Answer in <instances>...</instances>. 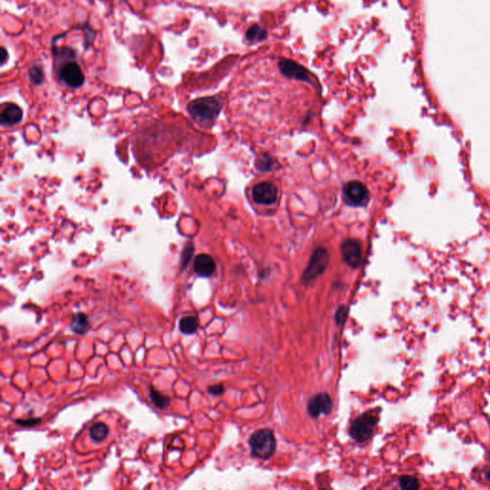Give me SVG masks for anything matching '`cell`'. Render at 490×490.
<instances>
[{
  "mask_svg": "<svg viewBox=\"0 0 490 490\" xmlns=\"http://www.w3.org/2000/svg\"><path fill=\"white\" fill-rule=\"evenodd\" d=\"M251 454L261 460H268L276 450V438L273 430L260 429L254 432L249 439Z\"/></svg>",
  "mask_w": 490,
  "mask_h": 490,
  "instance_id": "obj_1",
  "label": "cell"
},
{
  "mask_svg": "<svg viewBox=\"0 0 490 490\" xmlns=\"http://www.w3.org/2000/svg\"><path fill=\"white\" fill-rule=\"evenodd\" d=\"M221 110V104L214 98H201L188 105L189 114L199 124L213 123Z\"/></svg>",
  "mask_w": 490,
  "mask_h": 490,
  "instance_id": "obj_2",
  "label": "cell"
},
{
  "mask_svg": "<svg viewBox=\"0 0 490 490\" xmlns=\"http://www.w3.org/2000/svg\"><path fill=\"white\" fill-rule=\"evenodd\" d=\"M377 422L378 414L372 411L366 412L352 421L350 427V435L355 442H366L372 437L373 429Z\"/></svg>",
  "mask_w": 490,
  "mask_h": 490,
  "instance_id": "obj_3",
  "label": "cell"
},
{
  "mask_svg": "<svg viewBox=\"0 0 490 490\" xmlns=\"http://www.w3.org/2000/svg\"><path fill=\"white\" fill-rule=\"evenodd\" d=\"M329 259L330 255L326 249L323 247L316 249L313 255L311 256V262L307 267L304 270V274L302 276V282L304 284H307L316 280L320 275H322L326 268Z\"/></svg>",
  "mask_w": 490,
  "mask_h": 490,
  "instance_id": "obj_4",
  "label": "cell"
},
{
  "mask_svg": "<svg viewBox=\"0 0 490 490\" xmlns=\"http://www.w3.org/2000/svg\"><path fill=\"white\" fill-rule=\"evenodd\" d=\"M59 77L63 83L72 88L81 87L84 83L83 71L80 65L73 60H69L62 64L59 70Z\"/></svg>",
  "mask_w": 490,
  "mask_h": 490,
  "instance_id": "obj_5",
  "label": "cell"
},
{
  "mask_svg": "<svg viewBox=\"0 0 490 490\" xmlns=\"http://www.w3.org/2000/svg\"><path fill=\"white\" fill-rule=\"evenodd\" d=\"M344 196L350 205L362 206L368 201L369 192L361 182L351 181L344 187Z\"/></svg>",
  "mask_w": 490,
  "mask_h": 490,
  "instance_id": "obj_6",
  "label": "cell"
},
{
  "mask_svg": "<svg viewBox=\"0 0 490 490\" xmlns=\"http://www.w3.org/2000/svg\"><path fill=\"white\" fill-rule=\"evenodd\" d=\"M333 402L330 394L326 393H319L312 396L307 403V413L311 418L318 419L322 414H331Z\"/></svg>",
  "mask_w": 490,
  "mask_h": 490,
  "instance_id": "obj_7",
  "label": "cell"
},
{
  "mask_svg": "<svg viewBox=\"0 0 490 490\" xmlns=\"http://www.w3.org/2000/svg\"><path fill=\"white\" fill-rule=\"evenodd\" d=\"M277 196V188L270 182L259 183L252 190V198L261 205H272L276 202Z\"/></svg>",
  "mask_w": 490,
  "mask_h": 490,
  "instance_id": "obj_8",
  "label": "cell"
},
{
  "mask_svg": "<svg viewBox=\"0 0 490 490\" xmlns=\"http://www.w3.org/2000/svg\"><path fill=\"white\" fill-rule=\"evenodd\" d=\"M341 253L347 264L357 268L362 261V248L355 241H347L341 246Z\"/></svg>",
  "mask_w": 490,
  "mask_h": 490,
  "instance_id": "obj_9",
  "label": "cell"
},
{
  "mask_svg": "<svg viewBox=\"0 0 490 490\" xmlns=\"http://www.w3.org/2000/svg\"><path fill=\"white\" fill-rule=\"evenodd\" d=\"M193 270L198 276L209 278L214 274L215 263L214 259L207 254H201L195 258Z\"/></svg>",
  "mask_w": 490,
  "mask_h": 490,
  "instance_id": "obj_10",
  "label": "cell"
},
{
  "mask_svg": "<svg viewBox=\"0 0 490 490\" xmlns=\"http://www.w3.org/2000/svg\"><path fill=\"white\" fill-rule=\"evenodd\" d=\"M22 119V111L19 105L8 104L1 113V123L5 125H14Z\"/></svg>",
  "mask_w": 490,
  "mask_h": 490,
  "instance_id": "obj_11",
  "label": "cell"
},
{
  "mask_svg": "<svg viewBox=\"0 0 490 490\" xmlns=\"http://www.w3.org/2000/svg\"><path fill=\"white\" fill-rule=\"evenodd\" d=\"M69 326L70 330L74 333L78 335H84L89 332L90 330L88 317L83 312H78L73 315Z\"/></svg>",
  "mask_w": 490,
  "mask_h": 490,
  "instance_id": "obj_12",
  "label": "cell"
},
{
  "mask_svg": "<svg viewBox=\"0 0 490 490\" xmlns=\"http://www.w3.org/2000/svg\"><path fill=\"white\" fill-rule=\"evenodd\" d=\"M198 324V319L195 316H184L180 319V332L186 335H191L196 332Z\"/></svg>",
  "mask_w": 490,
  "mask_h": 490,
  "instance_id": "obj_13",
  "label": "cell"
},
{
  "mask_svg": "<svg viewBox=\"0 0 490 490\" xmlns=\"http://www.w3.org/2000/svg\"><path fill=\"white\" fill-rule=\"evenodd\" d=\"M108 433H110V429L104 422L95 423L94 425H92V427L89 430L91 439L96 442H102L104 441L106 437L108 435Z\"/></svg>",
  "mask_w": 490,
  "mask_h": 490,
  "instance_id": "obj_14",
  "label": "cell"
},
{
  "mask_svg": "<svg viewBox=\"0 0 490 490\" xmlns=\"http://www.w3.org/2000/svg\"><path fill=\"white\" fill-rule=\"evenodd\" d=\"M150 398L154 404V406L158 409H166L170 406V403H171V400L169 396L160 393L152 386L150 388Z\"/></svg>",
  "mask_w": 490,
  "mask_h": 490,
  "instance_id": "obj_15",
  "label": "cell"
},
{
  "mask_svg": "<svg viewBox=\"0 0 490 490\" xmlns=\"http://www.w3.org/2000/svg\"><path fill=\"white\" fill-rule=\"evenodd\" d=\"M400 486L402 489H419L421 487V483L416 477L404 475L400 478Z\"/></svg>",
  "mask_w": 490,
  "mask_h": 490,
  "instance_id": "obj_16",
  "label": "cell"
},
{
  "mask_svg": "<svg viewBox=\"0 0 490 490\" xmlns=\"http://www.w3.org/2000/svg\"><path fill=\"white\" fill-rule=\"evenodd\" d=\"M30 81L34 84H42L44 82V73L41 66L34 65L29 70Z\"/></svg>",
  "mask_w": 490,
  "mask_h": 490,
  "instance_id": "obj_17",
  "label": "cell"
},
{
  "mask_svg": "<svg viewBox=\"0 0 490 490\" xmlns=\"http://www.w3.org/2000/svg\"><path fill=\"white\" fill-rule=\"evenodd\" d=\"M42 421V419L41 418H29L27 420H15L14 421V423L20 425V426H22V427H26V428H30V427H34L35 425H38L39 423H41Z\"/></svg>",
  "mask_w": 490,
  "mask_h": 490,
  "instance_id": "obj_18",
  "label": "cell"
},
{
  "mask_svg": "<svg viewBox=\"0 0 490 490\" xmlns=\"http://www.w3.org/2000/svg\"><path fill=\"white\" fill-rule=\"evenodd\" d=\"M348 318V310L344 305H341L335 313V321L337 324H344Z\"/></svg>",
  "mask_w": 490,
  "mask_h": 490,
  "instance_id": "obj_19",
  "label": "cell"
},
{
  "mask_svg": "<svg viewBox=\"0 0 490 490\" xmlns=\"http://www.w3.org/2000/svg\"><path fill=\"white\" fill-rule=\"evenodd\" d=\"M224 386L222 384H214L212 386H209L207 388V392L214 396H220L221 394H224Z\"/></svg>",
  "mask_w": 490,
  "mask_h": 490,
  "instance_id": "obj_20",
  "label": "cell"
},
{
  "mask_svg": "<svg viewBox=\"0 0 490 490\" xmlns=\"http://www.w3.org/2000/svg\"><path fill=\"white\" fill-rule=\"evenodd\" d=\"M482 477H483V481L490 483V467H487V468L483 470Z\"/></svg>",
  "mask_w": 490,
  "mask_h": 490,
  "instance_id": "obj_21",
  "label": "cell"
},
{
  "mask_svg": "<svg viewBox=\"0 0 490 490\" xmlns=\"http://www.w3.org/2000/svg\"><path fill=\"white\" fill-rule=\"evenodd\" d=\"M8 59V53L6 49L1 47V64H4Z\"/></svg>",
  "mask_w": 490,
  "mask_h": 490,
  "instance_id": "obj_22",
  "label": "cell"
}]
</instances>
